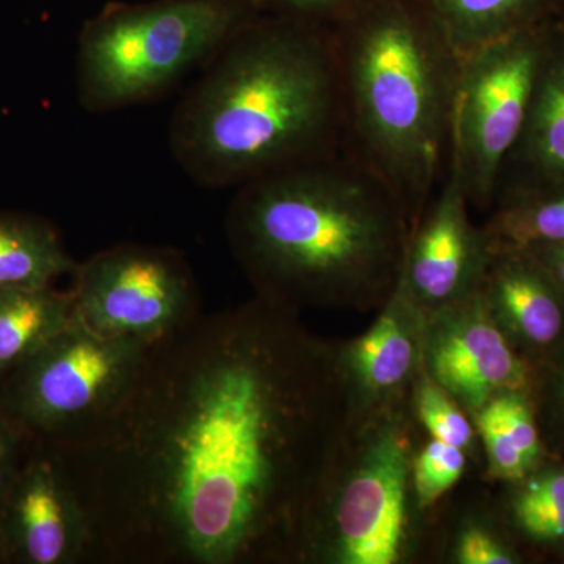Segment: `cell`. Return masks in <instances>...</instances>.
<instances>
[{"instance_id":"1","label":"cell","mask_w":564,"mask_h":564,"mask_svg":"<svg viewBox=\"0 0 564 564\" xmlns=\"http://www.w3.org/2000/svg\"><path fill=\"white\" fill-rule=\"evenodd\" d=\"M350 432L336 340L254 299L154 344L121 406L47 445L93 564H295Z\"/></svg>"},{"instance_id":"2","label":"cell","mask_w":564,"mask_h":564,"mask_svg":"<svg viewBox=\"0 0 564 564\" xmlns=\"http://www.w3.org/2000/svg\"><path fill=\"white\" fill-rule=\"evenodd\" d=\"M225 232L263 302L370 313L402 280L411 223L392 188L339 151L240 185Z\"/></svg>"},{"instance_id":"3","label":"cell","mask_w":564,"mask_h":564,"mask_svg":"<svg viewBox=\"0 0 564 564\" xmlns=\"http://www.w3.org/2000/svg\"><path fill=\"white\" fill-rule=\"evenodd\" d=\"M181 169L240 187L343 151V73L332 28L256 13L202 68L170 122Z\"/></svg>"},{"instance_id":"4","label":"cell","mask_w":564,"mask_h":564,"mask_svg":"<svg viewBox=\"0 0 564 564\" xmlns=\"http://www.w3.org/2000/svg\"><path fill=\"white\" fill-rule=\"evenodd\" d=\"M329 28L345 141L399 196L413 231L451 151L458 58L417 0H367Z\"/></svg>"},{"instance_id":"5","label":"cell","mask_w":564,"mask_h":564,"mask_svg":"<svg viewBox=\"0 0 564 564\" xmlns=\"http://www.w3.org/2000/svg\"><path fill=\"white\" fill-rule=\"evenodd\" d=\"M413 410L351 426L307 516L295 564H406L425 547Z\"/></svg>"},{"instance_id":"6","label":"cell","mask_w":564,"mask_h":564,"mask_svg":"<svg viewBox=\"0 0 564 564\" xmlns=\"http://www.w3.org/2000/svg\"><path fill=\"white\" fill-rule=\"evenodd\" d=\"M256 13L251 0L107 3L85 22L79 36L82 106L106 113L158 98L203 68Z\"/></svg>"},{"instance_id":"7","label":"cell","mask_w":564,"mask_h":564,"mask_svg":"<svg viewBox=\"0 0 564 564\" xmlns=\"http://www.w3.org/2000/svg\"><path fill=\"white\" fill-rule=\"evenodd\" d=\"M151 347L74 321L0 384V410L31 441L70 443L128 399Z\"/></svg>"},{"instance_id":"8","label":"cell","mask_w":564,"mask_h":564,"mask_svg":"<svg viewBox=\"0 0 564 564\" xmlns=\"http://www.w3.org/2000/svg\"><path fill=\"white\" fill-rule=\"evenodd\" d=\"M549 44L532 25L458 62L451 150L467 202L489 209L522 129Z\"/></svg>"},{"instance_id":"9","label":"cell","mask_w":564,"mask_h":564,"mask_svg":"<svg viewBox=\"0 0 564 564\" xmlns=\"http://www.w3.org/2000/svg\"><path fill=\"white\" fill-rule=\"evenodd\" d=\"M70 276L74 321L101 336L154 345L202 314L191 263L174 248L117 245Z\"/></svg>"},{"instance_id":"10","label":"cell","mask_w":564,"mask_h":564,"mask_svg":"<svg viewBox=\"0 0 564 564\" xmlns=\"http://www.w3.org/2000/svg\"><path fill=\"white\" fill-rule=\"evenodd\" d=\"M423 372L474 417L494 397L530 392L532 366L494 322L480 288L426 315Z\"/></svg>"},{"instance_id":"11","label":"cell","mask_w":564,"mask_h":564,"mask_svg":"<svg viewBox=\"0 0 564 564\" xmlns=\"http://www.w3.org/2000/svg\"><path fill=\"white\" fill-rule=\"evenodd\" d=\"M90 524L58 456L32 441L0 500V563H87Z\"/></svg>"},{"instance_id":"12","label":"cell","mask_w":564,"mask_h":564,"mask_svg":"<svg viewBox=\"0 0 564 564\" xmlns=\"http://www.w3.org/2000/svg\"><path fill=\"white\" fill-rule=\"evenodd\" d=\"M426 314L400 280L362 336L336 340L351 426L411 411L423 373Z\"/></svg>"},{"instance_id":"13","label":"cell","mask_w":564,"mask_h":564,"mask_svg":"<svg viewBox=\"0 0 564 564\" xmlns=\"http://www.w3.org/2000/svg\"><path fill=\"white\" fill-rule=\"evenodd\" d=\"M469 207L451 150L443 188L411 231L403 265L402 284L426 315L466 299L484 281L491 243Z\"/></svg>"},{"instance_id":"14","label":"cell","mask_w":564,"mask_h":564,"mask_svg":"<svg viewBox=\"0 0 564 564\" xmlns=\"http://www.w3.org/2000/svg\"><path fill=\"white\" fill-rule=\"evenodd\" d=\"M480 291L494 322L532 369L564 344V293L530 252L491 245Z\"/></svg>"},{"instance_id":"15","label":"cell","mask_w":564,"mask_h":564,"mask_svg":"<svg viewBox=\"0 0 564 564\" xmlns=\"http://www.w3.org/2000/svg\"><path fill=\"white\" fill-rule=\"evenodd\" d=\"M508 163L527 173L524 192L564 184V47L545 51L524 129L503 166Z\"/></svg>"},{"instance_id":"16","label":"cell","mask_w":564,"mask_h":564,"mask_svg":"<svg viewBox=\"0 0 564 564\" xmlns=\"http://www.w3.org/2000/svg\"><path fill=\"white\" fill-rule=\"evenodd\" d=\"M499 485L491 508L513 543L564 556V462L547 458L521 480Z\"/></svg>"},{"instance_id":"17","label":"cell","mask_w":564,"mask_h":564,"mask_svg":"<svg viewBox=\"0 0 564 564\" xmlns=\"http://www.w3.org/2000/svg\"><path fill=\"white\" fill-rule=\"evenodd\" d=\"M73 322L69 289L0 291V384Z\"/></svg>"},{"instance_id":"18","label":"cell","mask_w":564,"mask_h":564,"mask_svg":"<svg viewBox=\"0 0 564 564\" xmlns=\"http://www.w3.org/2000/svg\"><path fill=\"white\" fill-rule=\"evenodd\" d=\"M76 265L50 221L0 214V291L51 288L57 278L73 274Z\"/></svg>"},{"instance_id":"19","label":"cell","mask_w":564,"mask_h":564,"mask_svg":"<svg viewBox=\"0 0 564 564\" xmlns=\"http://www.w3.org/2000/svg\"><path fill=\"white\" fill-rule=\"evenodd\" d=\"M543 0H417L458 62L530 28Z\"/></svg>"},{"instance_id":"20","label":"cell","mask_w":564,"mask_h":564,"mask_svg":"<svg viewBox=\"0 0 564 564\" xmlns=\"http://www.w3.org/2000/svg\"><path fill=\"white\" fill-rule=\"evenodd\" d=\"M489 243L524 248L564 243V184L516 193L485 226Z\"/></svg>"},{"instance_id":"21","label":"cell","mask_w":564,"mask_h":564,"mask_svg":"<svg viewBox=\"0 0 564 564\" xmlns=\"http://www.w3.org/2000/svg\"><path fill=\"white\" fill-rule=\"evenodd\" d=\"M437 552L441 563L521 564V549L508 536L491 503L467 508L447 525Z\"/></svg>"},{"instance_id":"22","label":"cell","mask_w":564,"mask_h":564,"mask_svg":"<svg viewBox=\"0 0 564 564\" xmlns=\"http://www.w3.org/2000/svg\"><path fill=\"white\" fill-rule=\"evenodd\" d=\"M411 410L415 422L429 437L463 448L469 458L475 455L478 433L474 419L425 372L415 384Z\"/></svg>"},{"instance_id":"23","label":"cell","mask_w":564,"mask_h":564,"mask_svg":"<svg viewBox=\"0 0 564 564\" xmlns=\"http://www.w3.org/2000/svg\"><path fill=\"white\" fill-rule=\"evenodd\" d=\"M469 455L463 448L426 437L413 459L415 505L429 514L466 474Z\"/></svg>"},{"instance_id":"24","label":"cell","mask_w":564,"mask_h":564,"mask_svg":"<svg viewBox=\"0 0 564 564\" xmlns=\"http://www.w3.org/2000/svg\"><path fill=\"white\" fill-rule=\"evenodd\" d=\"M529 395L549 458L564 462V344L533 367Z\"/></svg>"},{"instance_id":"25","label":"cell","mask_w":564,"mask_h":564,"mask_svg":"<svg viewBox=\"0 0 564 564\" xmlns=\"http://www.w3.org/2000/svg\"><path fill=\"white\" fill-rule=\"evenodd\" d=\"M507 430L532 467L549 458L529 392L510 391L494 397L481 408Z\"/></svg>"},{"instance_id":"26","label":"cell","mask_w":564,"mask_h":564,"mask_svg":"<svg viewBox=\"0 0 564 564\" xmlns=\"http://www.w3.org/2000/svg\"><path fill=\"white\" fill-rule=\"evenodd\" d=\"M473 419L484 448L486 480L492 484H511L532 473V464L527 462L510 434L496 419L485 411H478Z\"/></svg>"},{"instance_id":"27","label":"cell","mask_w":564,"mask_h":564,"mask_svg":"<svg viewBox=\"0 0 564 564\" xmlns=\"http://www.w3.org/2000/svg\"><path fill=\"white\" fill-rule=\"evenodd\" d=\"M367 0H251L258 13L333 25Z\"/></svg>"},{"instance_id":"28","label":"cell","mask_w":564,"mask_h":564,"mask_svg":"<svg viewBox=\"0 0 564 564\" xmlns=\"http://www.w3.org/2000/svg\"><path fill=\"white\" fill-rule=\"evenodd\" d=\"M31 443V437L0 410V500L20 473Z\"/></svg>"},{"instance_id":"29","label":"cell","mask_w":564,"mask_h":564,"mask_svg":"<svg viewBox=\"0 0 564 564\" xmlns=\"http://www.w3.org/2000/svg\"><path fill=\"white\" fill-rule=\"evenodd\" d=\"M524 250L532 254L564 293V243L534 245Z\"/></svg>"}]
</instances>
